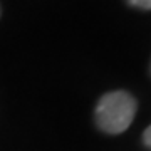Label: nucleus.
<instances>
[{
	"label": "nucleus",
	"instance_id": "f257e3e1",
	"mask_svg": "<svg viewBox=\"0 0 151 151\" xmlns=\"http://www.w3.org/2000/svg\"><path fill=\"white\" fill-rule=\"evenodd\" d=\"M136 109V99L129 92H108L99 99L96 106V124L108 134H119L131 126Z\"/></svg>",
	"mask_w": 151,
	"mask_h": 151
},
{
	"label": "nucleus",
	"instance_id": "f03ea898",
	"mask_svg": "<svg viewBox=\"0 0 151 151\" xmlns=\"http://www.w3.org/2000/svg\"><path fill=\"white\" fill-rule=\"evenodd\" d=\"M128 4L138 9H145V10H151V0H128Z\"/></svg>",
	"mask_w": 151,
	"mask_h": 151
},
{
	"label": "nucleus",
	"instance_id": "7ed1b4c3",
	"mask_svg": "<svg viewBox=\"0 0 151 151\" xmlns=\"http://www.w3.org/2000/svg\"><path fill=\"white\" fill-rule=\"evenodd\" d=\"M143 141H145V145L148 146V148H151V126L143 133Z\"/></svg>",
	"mask_w": 151,
	"mask_h": 151
}]
</instances>
